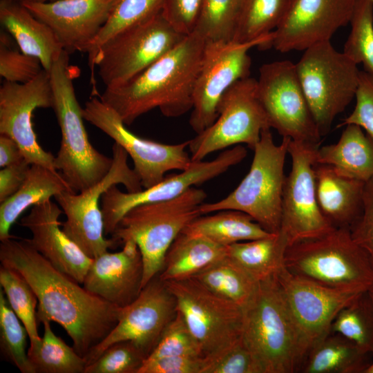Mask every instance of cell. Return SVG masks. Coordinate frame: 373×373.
Returning a JSON list of instances; mask_svg holds the SVG:
<instances>
[{"mask_svg":"<svg viewBox=\"0 0 373 373\" xmlns=\"http://www.w3.org/2000/svg\"><path fill=\"white\" fill-rule=\"evenodd\" d=\"M23 158L19 144L10 137L0 134V166H10Z\"/></svg>","mask_w":373,"mask_h":373,"instance_id":"obj_51","label":"cell"},{"mask_svg":"<svg viewBox=\"0 0 373 373\" xmlns=\"http://www.w3.org/2000/svg\"><path fill=\"white\" fill-rule=\"evenodd\" d=\"M350 233L373 267V179L365 184L363 210L350 227Z\"/></svg>","mask_w":373,"mask_h":373,"instance_id":"obj_48","label":"cell"},{"mask_svg":"<svg viewBox=\"0 0 373 373\" xmlns=\"http://www.w3.org/2000/svg\"><path fill=\"white\" fill-rule=\"evenodd\" d=\"M330 332L344 336L365 352L373 353V305L367 291L338 312Z\"/></svg>","mask_w":373,"mask_h":373,"instance_id":"obj_38","label":"cell"},{"mask_svg":"<svg viewBox=\"0 0 373 373\" xmlns=\"http://www.w3.org/2000/svg\"><path fill=\"white\" fill-rule=\"evenodd\" d=\"M364 373H373V360L370 363L369 365L364 371Z\"/></svg>","mask_w":373,"mask_h":373,"instance_id":"obj_53","label":"cell"},{"mask_svg":"<svg viewBox=\"0 0 373 373\" xmlns=\"http://www.w3.org/2000/svg\"><path fill=\"white\" fill-rule=\"evenodd\" d=\"M277 278L299 330L305 356L330 332L338 312L367 291L326 287L296 276L285 267L277 274Z\"/></svg>","mask_w":373,"mask_h":373,"instance_id":"obj_20","label":"cell"},{"mask_svg":"<svg viewBox=\"0 0 373 373\" xmlns=\"http://www.w3.org/2000/svg\"><path fill=\"white\" fill-rule=\"evenodd\" d=\"M112 153L111 168L100 182L81 192L66 190L54 197L66 216L62 230L91 258L118 247L114 240L104 236L99 204L103 193L118 184H123L130 193L143 189L138 176L128 165L126 151L114 142Z\"/></svg>","mask_w":373,"mask_h":373,"instance_id":"obj_9","label":"cell"},{"mask_svg":"<svg viewBox=\"0 0 373 373\" xmlns=\"http://www.w3.org/2000/svg\"><path fill=\"white\" fill-rule=\"evenodd\" d=\"M19 1H41V2H44V1H54V0H19Z\"/></svg>","mask_w":373,"mask_h":373,"instance_id":"obj_54","label":"cell"},{"mask_svg":"<svg viewBox=\"0 0 373 373\" xmlns=\"http://www.w3.org/2000/svg\"><path fill=\"white\" fill-rule=\"evenodd\" d=\"M63 211L51 199L31 207L20 224L28 229L31 245L56 268L83 284L93 258L62 230L59 217Z\"/></svg>","mask_w":373,"mask_h":373,"instance_id":"obj_23","label":"cell"},{"mask_svg":"<svg viewBox=\"0 0 373 373\" xmlns=\"http://www.w3.org/2000/svg\"><path fill=\"white\" fill-rule=\"evenodd\" d=\"M42 323L41 343L36 351L28 354L35 373H84L86 359L54 333L50 321Z\"/></svg>","mask_w":373,"mask_h":373,"instance_id":"obj_36","label":"cell"},{"mask_svg":"<svg viewBox=\"0 0 373 373\" xmlns=\"http://www.w3.org/2000/svg\"><path fill=\"white\" fill-rule=\"evenodd\" d=\"M191 278L241 307L251 298L258 283L227 256Z\"/></svg>","mask_w":373,"mask_h":373,"instance_id":"obj_33","label":"cell"},{"mask_svg":"<svg viewBox=\"0 0 373 373\" xmlns=\"http://www.w3.org/2000/svg\"><path fill=\"white\" fill-rule=\"evenodd\" d=\"M85 120L121 146L131 157L133 170L142 187H151L164 178L166 172L186 169L192 160L186 149L189 140L166 144L139 137L127 129L119 115L100 99L93 97L83 108Z\"/></svg>","mask_w":373,"mask_h":373,"instance_id":"obj_16","label":"cell"},{"mask_svg":"<svg viewBox=\"0 0 373 373\" xmlns=\"http://www.w3.org/2000/svg\"><path fill=\"white\" fill-rule=\"evenodd\" d=\"M367 293L370 297V299L373 305V285H371L367 290Z\"/></svg>","mask_w":373,"mask_h":373,"instance_id":"obj_52","label":"cell"},{"mask_svg":"<svg viewBox=\"0 0 373 373\" xmlns=\"http://www.w3.org/2000/svg\"><path fill=\"white\" fill-rule=\"evenodd\" d=\"M164 283L175 298L177 309L199 342L204 356L222 350L240 338L242 310L239 305L193 278Z\"/></svg>","mask_w":373,"mask_h":373,"instance_id":"obj_13","label":"cell"},{"mask_svg":"<svg viewBox=\"0 0 373 373\" xmlns=\"http://www.w3.org/2000/svg\"><path fill=\"white\" fill-rule=\"evenodd\" d=\"M206 215L195 218L182 231L204 236L224 247L274 234L267 231L249 215L240 211L223 210Z\"/></svg>","mask_w":373,"mask_h":373,"instance_id":"obj_31","label":"cell"},{"mask_svg":"<svg viewBox=\"0 0 373 373\" xmlns=\"http://www.w3.org/2000/svg\"><path fill=\"white\" fill-rule=\"evenodd\" d=\"M351 31L343 52L365 71L373 74V3L371 0H356L350 22Z\"/></svg>","mask_w":373,"mask_h":373,"instance_id":"obj_40","label":"cell"},{"mask_svg":"<svg viewBox=\"0 0 373 373\" xmlns=\"http://www.w3.org/2000/svg\"><path fill=\"white\" fill-rule=\"evenodd\" d=\"M0 285L10 307L28 331L30 342L28 354L36 351L41 337L37 329L38 300L34 291L19 273L2 265L0 267Z\"/></svg>","mask_w":373,"mask_h":373,"instance_id":"obj_37","label":"cell"},{"mask_svg":"<svg viewBox=\"0 0 373 373\" xmlns=\"http://www.w3.org/2000/svg\"><path fill=\"white\" fill-rule=\"evenodd\" d=\"M43 70L39 59L12 48L5 32L0 35V75L5 81L25 84Z\"/></svg>","mask_w":373,"mask_h":373,"instance_id":"obj_45","label":"cell"},{"mask_svg":"<svg viewBox=\"0 0 373 373\" xmlns=\"http://www.w3.org/2000/svg\"><path fill=\"white\" fill-rule=\"evenodd\" d=\"M164 1L114 0L108 19L87 52L90 67L94 68L95 59L104 44L125 30L159 14Z\"/></svg>","mask_w":373,"mask_h":373,"instance_id":"obj_35","label":"cell"},{"mask_svg":"<svg viewBox=\"0 0 373 373\" xmlns=\"http://www.w3.org/2000/svg\"><path fill=\"white\" fill-rule=\"evenodd\" d=\"M147 357L134 342L119 341L88 364L84 373H138Z\"/></svg>","mask_w":373,"mask_h":373,"instance_id":"obj_43","label":"cell"},{"mask_svg":"<svg viewBox=\"0 0 373 373\" xmlns=\"http://www.w3.org/2000/svg\"><path fill=\"white\" fill-rule=\"evenodd\" d=\"M53 102L50 74L45 70L29 82L4 80L0 88V134L15 140L30 164L57 171L55 157L39 144L32 122L35 110L52 108Z\"/></svg>","mask_w":373,"mask_h":373,"instance_id":"obj_19","label":"cell"},{"mask_svg":"<svg viewBox=\"0 0 373 373\" xmlns=\"http://www.w3.org/2000/svg\"><path fill=\"white\" fill-rule=\"evenodd\" d=\"M66 190L70 189L57 171L31 164L22 186L15 194L1 202L0 240L12 236L10 233L11 226L27 209L50 200Z\"/></svg>","mask_w":373,"mask_h":373,"instance_id":"obj_29","label":"cell"},{"mask_svg":"<svg viewBox=\"0 0 373 373\" xmlns=\"http://www.w3.org/2000/svg\"><path fill=\"white\" fill-rule=\"evenodd\" d=\"M298 77L321 135L355 97L361 70L330 41L304 50L296 64Z\"/></svg>","mask_w":373,"mask_h":373,"instance_id":"obj_8","label":"cell"},{"mask_svg":"<svg viewBox=\"0 0 373 373\" xmlns=\"http://www.w3.org/2000/svg\"><path fill=\"white\" fill-rule=\"evenodd\" d=\"M161 12L108 41L94 61L106 88L122 85L177 46L184 38Z\"/></svg>","mask_w":373,"mask_h":373,"instance_id":"obj_10","label":"cell"},{"mask_svg":"<svg viewBox=\"0 0 373 373\" xmlns=\"http://www.w3.org/2000/svg\"><path fill=\"white\" fill-rule=\"evenodd\" d=\"M356 0H289L271 43L285 53L330 41L350 22Z\"/></svg>","mask_w":373,"mask_h":373,"instance_id":"obj_21","label":"cell"},{"mask_svg":"<svg viewBox=\"0 0 373 373\" xmlns=\"http://www.w3.org/2000/svg\"><path fill=\"white\" fill-rule=\"evenodd\" d=\"M204 45L205 41L193 32L130 81L106 88L99 99L126 126L156 108L168 117L184 115L193 107Z\"/></svg>","mask_w":373,"mask_h":373,"instance_id":"obj_2","label":"cell"},{"mask_svg":"<svg viewBox=\"0 0 373 373\" xmlns=\"http://www.w3.org/2000/svg\"><path fill=\"white\" fill-rule=\"evenodd\" d=\"M242 310L241 338L262 373L299 372L305 352L277 274L258 283Z\"/></svg>","mask_w":373,"mask_h":373,"instance_id":"obj_3","label":"cell"},{"mask_svg":"<svg viewBox=\"0 0 373 373\" xmlns=\"http://www.w3.org/2000/svg\"><path fill=\"white\" fill-rule=\"evenodd\" d=\"M207 193L192 186L179 196L165 201L138 205L128 211L110 235L118 246L127 241L137 245L143 261L142 289L156 276L175 238L191 221Z\"/></svg>","mask_w":373,"mask_h":373,"instance_id":"obj_5","label":"cell"},{"mask_svg":"<svg viewBox=\"0 0 373 373\" xmlns=\"http://www.w3.org/2000/svg\"><path fill=\"white\" fill-rule=\"evenodd\" d=\"M200 373H262V370L240 336L222 350L204 356Z\"/></svg>","mask_w":373,"mask_h":373,"instance_id":"obj_44","label":"cell"},{"mask_svg":"<svg viewBox=\"0 0 373 373\" xmlns=\"http://www.w3.org/2000/svg\"><path fill=\"white\" fill-rule=\"evenodd\" d=\"M369 354L344 336L329 332L310 349L299 372L364 373Z\"/></svg>","mask_w":373,"mask_h":373,"instance_id":"obj_30","label":"cell"},{"mask_svg":"<svg viewBox=\"0 0 373 373\" xmlns=\"http://www.w3.org/2000/svg\"><path fill=\"white\" fill-rule=\"evenodd\" d=\"M21 2L50 27L63 50L70 55L75 52L87 53L108 19L114 0Z\"/></svg>","mask_w":373,"mask_h":373,"instance_id":"obj_22","label":"cell"},{"mask_svg":"<svg viewBox=\"0 0 373 373\" xmlns=\"http://www.w3.org/2000/svg\"><path fill=\"white\" fill-rule=\"evenodd\" d=\"M284 267L296 276L332 288L367 290L373 285V267L349 228H334L288 246Z\"/></svg>","mask_w":373,"mask_h":373,"instance_id":"obj_6","label":"cell"},{"mask_svg":"<svg viewBox=\"0 0 373 373\" xmlns=\"http://www.w3.org/2000/svg\"><path fill=\"white\" fill-rule=\"evenodd\" d=\"M28 331L10 307L0 289V350L3 358L21 373H35L28 351Z\"/></svg>","mask_w":373,"mask_h":373,"instance_id":"obj_39","label":"cell"},{"mask_svg":"<svg viewBox=\"0 0 373 373\" xmlns=\"http://www.w3.org/2000/svg\"><path fill=\"white\" fill-rule=\"evenodd\" d=\"M30 164L23 158L21 161L1 168L0 171V202L15 194L24 182Z\"/></svg>","mask_w":373,"mask_h":373,"instance_id":"obj_50","label":"cell"},{"mask_svg":"<svg viewBox=\"0 0 373 373\" xmlns=\"http://www.w3.org/2000/svg\"><path fill=\"white\" fill-rule=\"evenodd\" d=\"M227 256V247L182 231L166 251L157 274L164 281L191 278Z\"/></svg>","mask_w":373,"mask_h":373,"instance_id":"obj_28","label":"cell"},{"mask_svg":"<svg viewBox=\"0 0 373 373\" xmlns=\"http://www.w3.org/2000/svg\"><path fill=\"white\" fill-rule=\"evenodd\" d=\"M0 22L20 50L37 57L49 72L64 50L52 30L19 0H0Z\"/></svg>","mask_w":373,"mask_h":373,"instance_id":"obj_26","label":"cell"},{"mask_svg":"<svg viewBox=\"0 0 373 373\" xmlns=\"http://www.w3.org/2000/svg\"><path fill=\"white\" fill-rule=\"evenodd\" d=\"M204 0H164L161 13L183 35L191 34L200 16Z\"/></svg>","mask_w":373,"mask_h":373,"instance_id":"obj_47","label":"cell"},{"mask_svg":"<svg viewBox=\"0 0 373 373\" xmlns=\"http://www.w3.org/2000/svg\"><path fill=\"white\" fill-rule=\"evenodd\" d=\"M166 356H204L199 342L178 309L175 316L165 327L158 343L147 358Z\"/></svg>","mask_w":373,"mask_h":373,"instance_id":"obj_42","label":"cell"},{"mask_svg":"<svg viewBox=\"0 0 373 373\" xmlns=\"http://www.w3.org/2000/svg\"><path fill=\"white\" fill-rule=\"evenodd\" d=\"M48 73L53 93L52 109L61 134L60 148L55 158V169L71 191L81 192L108 174L113 159L99 152L88 140L83 108L73 86L76 73L69 64V54L63 50Z\"/></svg>","mask_w":373,"mask_h":373,"instance_id":"obj_4","label":"cell"},{"mask_svg":"<svg viewBox=\"0 0 373 373\" xmlns=\"http://www.w3.org/2000/svg\"><path fill=\"white\" fill-rule=\"evenodd\" d=\"M288 246L279 231L269 237L230 245L227 247V256L259 282L276 275L284 267Z\"/></svg>","mask_w":373,"mask_h":373,"instance_id":"obj_32","label":"cell"},{"mask_svg":"<svg viewBox=\"0 0 373 373\" xmlns=\"http://www.w3.org/2000/svg\"><path fill=\"white\" fill-rule=\"evenodd\" d=\"M122 247L117 252L106 251L93 258L82 284L91 294L119 308L138 296L144 272L136 243L130 240Z\"/></svg>","mask_w":373,"mask_h":373,"instance_id":"obj_24","label":"cell"},{"mask_svg":"<svg viewBox=\"0 0 373 373\" xmlns=\"http://www.w3.org/2000/svg\"><path fill=\"white\" fill-rule=\"evenodd\" d=\"M267 128L270 126L258 97L257 79H240L221 97L216 121L189 140L191 160H203L213 152L240 144L254 150Z\"/></svg>","mask_w":373,"mask_h":373,"instance_id":"obj_11","label":"cell"},{"mask_svg":"<svg viewBox=\"0 0 373 373\" xmlns=\"http://www.w3.org/2000/svg\"><path fill=\"white\" fill-rule=\"evenodd\" d=\"M203 362L204 356L147 358L138 373H200Z\"/></svg>","mask_w":373,"mask_h":373,"instance_id":"obj_49","label":"cell"},{"mask_svg":"<svg viewBox=\"0 0 373 373\" xmlns=\"http://www.w3.org/2000/svg\"><path fill=\"white\" fill-rule=\"evenodd\" d=\"M1 265L19 273L37 300V320L61 326L75 351L84 358L111 332L120 308L87 291L39 253L28 238L1 240Z\"/></svg>","mask_w":373,"mask_h":373,"instance_id":"obj_1","label":"cell"},{"mask_svg":"<svg viewBox=\"0 0 373 373\" xmlns=\"http://www.w3.org/2000/svg\"><path fill=\"white\" fill-rule=\"evenodd\" d=\"M319 146L291 139L289 142L291 167L283 186L280 229L289 246L334 229L323 215L316 198L314 165Z\"/></svg>","mask_w":373,"mask_h":373,"instance_id":"obj_15","label":"cell"},{"mask_svg":"<svg viewBox=\"0 0 373 373\" xmlns=\"http://www.w3.org/2000/svg\"><path fill=\"white\" fill-rule=\"evenodd\" d=\"M247 149L236 145L228 149L211 161H192L191 165L179 173L169 175L159 183L137 192L120 191L117 185L108 189L101 198L104 233L111 235L123 216L140 204L162 202L175 198L193 186L200 185L226 172L242 162Z\"/></svg>","mask_w":373,"mask_h":373,"instance_id":"obj_17","label":"cell"},{"mask_svg":"<svg viewBox=\"0 0 373 373\" xmlns=\"http://www.w3.org/2000/svg\"><path fill=\"white\" fill-rule=\"evenodd\" d=\"M176 312L175 298L157 275L132 303L120 308L116 325L85 357L87 365L109 346L122 341L134 342L149 356Z\"/></svg>","mask_w":373,"mask_h":373,"instance_id":"obj_18","label":"cell"},{"mask_svg":"<svg viewBox=\"0 0 373 373\" xmlns=\"http://www.w3.org/2000/svg\"><path fill=\"white\" fill-rule=\"evenodd\" d=\"M289 140V137H283L282 142L276 144L270 128L264 129L253 150L254 157L247 174L225 198L200 204L201 214L240 211L249 215L267 231L279 233L286 177L284 166Z\"/></svg>","mask_w":373,"mask_h":373,"instance_id":"obj_7","label":"cell"},{"mask_svg":"<svg viewBox=\"0 0 373 373\" xmlns=\"http://www.w3.org/2000/svg\"><path fill=\"white\" fill-rule=\"evenodd\" d=\"M345 126L336 144L318 147L316 162L330 165L345 177L367 182L373 179V139L358 125Z\"/></svg>","mask_w":373,"mask_h":373,"instance_id":"obj_27","label":"cell"},{"mask_svg":"<svg viewBox=\"0 0 373 373\" xmlns=\"http://www.w3.org/2000/svg\"><path fill=\"white\" fill-rule=\"evenodd\" d=\"M274 31L246 43L205 42L202 61L195 82L189 118L191 128L200 133L218 117V106L224 93L236 82L249 77L254 47L271 46Z\"/></svg>","mask_w":373,"mask_h":373,"instance_id":"obj_12","label":"cell"},{"mask_svg":"<svg viewBox=\"0 0 373 373\" xmlns=\"http://www.w3.org/2000/svg\"><path fill=\"white\" fill-rule=\"evenodd\" d=\"M259 74L258 97L270 128L283 137L320 145L322 135L300 85L296 64L288 60L265 64Z\"/></svg>","mask_w":373,"mask_h":373,"instance_id":"obj_14","label":"cell"},{"mask_svg":"<svg viewBox=\"0 0 373 373\" xmlns=\"http://www.w3.org/2000/svg\"><path fill=\"white\" fill-rule=\"evenodd\" d=\"M289 0H241L233 40L246 43L263 37L282 20Z\"/></svg>","mask_w":373,"mask_h":373,"instance_id":"obj_34","label":"cell"},{"mask_svg":"<svg viewBox=\"0 0 373 373\" xmlns=\"http://www.w3.org/2000/svg\"><path fill=\"white\" fill-rule=\"evenodd\" d=\"M314 175L323 215L333 227L350 229L363 210L365 182L345 177L325 164H315Z\"/></svg>","mask_w":373,"mask_h":373,"instance_id":"obj_25","label":"cell"},{"mask_svg":"<svg viewBox=\"0 0 373 373\" xmlns=\"http://www.w3.org/2000/svg\"><path fill=\"white\" fill-rule=\"evenodd\" d=\"M356 106L338 127L347 124L361 126L373 139V74L361 71L356 93Z\"/></svg>","mask_w":373,"mask_h":373,"instance_id":"obj_46","label":"cell"},{"mask_svg":"<svg viewBox=\"0 0 373 373\" xmlns=\"http://www.w3.org/2000/svg\"><path fill=\"white\" fill-rule=\"evenodd\" d=\"M371 1H372V3H373V0H371Z\"/></svg>","mask_w":373,"mask_h":373,"instance_id":"obj_55","label":"cell"},{"mask_svg":"<svg viewBox=\"0 0 373 373\" xmlns=\"http://www.w3.org/2000/svg\"><path fill=\"white\" fill-rule=\"evenodd\" d=\"M241 0H204L193 32L205 42L233 40Z\"/></svg>","mask_w":373,"mask_h":373,"instance_id":"obj_41","label":"cell"}]
</instances>
